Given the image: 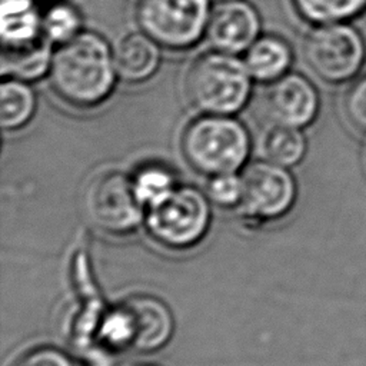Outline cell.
I'll return each mask as SVG.
<instances>
[{"mask_svg":"<svg viewBox=\"0 0 366 366\" xmlns=\"http://www.w3.org/2000/svg\"><path fill=\"white\" fill-rule=\"evenodd\" d=\"M296 14L316 26L346 23L366 10V0H290Z\"/></svg>","mask_w":366,"mask_h":366,"instance_id":"cell-19","label":"cell"},{"mask_svg":"<svg viewBox=\"0 0 366 366\" xmlns=\"http://www.w3.org/2000/svg\"><path fill=\"white\" fill-rule=\"evenodd\" d=\"M180 152L196 173H239L250 162L252 134L236 116L197 114L182 130Z\"/></svg>","mask_w":366,"mask_h":366,"instance_id":"cell-2","label":"cell"},{"mask_svg":"<svg viewBox=\"0 0 366 366\" xmlns=\"http://www.w3.org/2000/svg\"><path fill=\"white\" fill-rule=\"evenodd\" d=\"M210 0H137V27L162 49L184 51L197 46L206 36Z\"/></svg>","mask_w":366,"mask_h":366,"instance_id":"cell-4","label":"cell"},{"mask_svg":"<svg viewBox=\"0 0 366 366\" xmlns=\"http://www.w3.org/2000/svg\"><path fill=\"white\" fill-rule=\"evenodd\" d=\"M262 103L269 124L297 129L310 126L320 110V96L315 84L302 73L292 70L266 84Z\"/></svg>","mask_w":366,"mask_h":366,"instance_id":"cell-10","label":"cell"},{"mask_svg":"<svg viewBox=\"0 0 366 366\" xmlns=\"http://www.w3.org/2000/svg\"><path fill=\"white\" fill-rule=\"evenodd\" d=\"M54 46L43 37L36 44L17 50L1 51V74L24 81L47 77Z\"/></svg>","mask_w":366,"mask_h":366,"instance_id":"cell-16","label":"cell"},{"mask_svg":"<svg viewBox=\"0 0 366 366\" xmlns=\"http://www.w3.org/2000/svg\"><path fill=\"white\" fill-rule=\"evenodd\" d=\"M173 320L169 309L150 296H133L120 303L106 319L103 332L112 343L149 352L170 337Z\"/></svg>","mask_w":366,"mask_h":366,"instance_id":"cell-7","label":"cell"},{"mask_svg":"<svg viewBox=\"0 0 366 366\" xmlns=\"http://www.w3.org/2000/svg\"><path fill=\"white\" fill-rule=\"evenodd\" d=\"M242 176V212L256 220L285 216L296 202L297 183L290 169L266 159L249 162Z\"/></svg>","mask_w":366,"mask_h":366,"instance_id":"cell-9","label":"cell"},{"mask_svg":"<svg viewBox=\"0 0 366 366\" xmlns=\"http://www.w3.org/2000/svg\"><path fill=\"white\" fill-rule=\"evenodd\" d=\"M204 192L190 184H179L167 197L146 209L150 233L164 246L190 247L206 233L210 203Z\"/></svg>","mask_w":366,"mask_h":366,"instance_id":"cell-6","label":"cell"},{"mask_svg":"<svg viewBox=\"0 0 366 366\" xmlns=\"http://www.w3.org/2000/svg\"><path fill=\"white\" fill-rule=\"evenodd\" d=\"M130 177L134 193L144 209L167 197L180 184L173 167L156 160L139 164Z\"/></svg>","mask_w":366,"mask_h":366,"instance_id":"cell-18","label":"cell"},{"mask_svg":"<svg viewBox=\"0 0 366 366\" xmlns=\"http://www.w3.org/2000/svg\"><path fill=\"white\" fill-rule=\"evenodd\" d=\"M41 24L43 36L53 46L63 44L84 30L80 10L66 0H56L43 10Z\"/></svg>","mask_w":366,"mask_h":366,"instance_id":"cell-20","label":"cell"},{"mask_svg":"<svg viewBox=\"0 0 366 366\" xmlns=\"http://www.w3.org/2000/svg\"><path fill=\"white\" fill-rule=\"evenodd\" d=\"M37 112V96L29 81L3 76L0 84V126L3 132L26 127Z\"/></svg>","mask_w":366,"mask_h":366,"instance_id":"cell-15","label":"cell"},{"mask_svg":"<svg viewBox=\"0 0 366 366\" xmlns=\"http://www.w3.org/2000/svg\"><path fill=\"white\" fill-rule=\"evenodd\" d=\"M84 210L100 230L124 234L139 226L146 209L134 193L130 174L112 169L89 183L84 192Z\"/></svg>","mask_w":366,"mask_h":366,"instance_id":"cell-8","label":"cell"},{"mask_svg":"<svg viewBox=\"0 0 366 366\" xmlns=\"http://www.w3.org/2000/svg\"><path fill=\"white\" fill-rule=\"evenodd\" d=\"M302 54L315 76L326 83L339 84L359 73L366 57V46L352 24H316L305 36Z\"/></svg>","mask_w":366,"mask_h":366,"instance_id":"cell-5","label":"cell"},{"mask_svg":"<svg viewBox=\"0 0 366 366\" xmlns=\"http://www.w3.org/2000/svg\"><path fill=\"white\" fill-rule=\"evenodd\" d=\"M206 196L212 203L222 207H233L240 204L242 199V176L239 173H223L207 177Z\"/></svg>","mask_w":366,"mask_h":366,"instance_id":"cell-21","label":"cell"},{"mask_svg":"<svg viewBox=\"0 0 366 366\" xmlns=\"http://www.w3.org/2000/svg\"><path fill=\"white\" fill-rule=\"evenodd\" d=\"M119 74L113 46L84 29L71 40L54 46L47 81L54 96L70 107H99L114 93Z\"/></svg>","mask_w":366,"mask_h":366,"instance_id":"cell-1","label":"cell"},{"mask_svg":"<svg viewBox=\"0 0 366 366\" xmlns=\"http://www.w3.org/2000/svg\"><path fill=\"white\" fill-rule=\"evenodd\" d=\"M260 150L263 159L292 169L305 159L307 152V140L302 129L269 124L262 137Z\"/></svg>","mask_w":366,"mask_h":366,"instance_id":"cell-17","label":"cell"},{"mask_svg":"<svg viewBox=\"0 0 366 366\" xmlns=\"http://www.w3.org/2000/svg\"><path fill=\"white\" fill-rule=\"evenodd\" d=\"M242 57L254 83L269 84L290 71L295 53L285 37L262 33Z\"/></svg>","mask_w":366,"mask_h":366,"instance_id":"cell-14","label":"cell"},{"mask_svg":"<svg viewBox=\"0 0 366 366\" xmlns=\"http://www.w3.org/2000/svg\"><path fill=\"white\" fill-rule=\"evenodd\" d=\"M10 366H70V363L56 349L36 347L21 353Z\"/></svg>","mask_w":366,"mask_h":366,"instance_id":"cell-23","label":"cell"},{"mask_svg":"<svg viewBox=\"0 0 366 366\" xmlns=\"http://www.w3.org/2000/svg\"><path fill=\"white\" fill-rule=\"evenodd\" d=\"M343 114L353 130L366 136V74L356 79L346 90Z\"/></svg>","mask_w":366,"mask_h":366,"instance_id":"cell-22","label":"cell"},{"mask_svg":"<svg viewBox=\"0 0 366 366\" xmlns=\"http://www.w3.org/2000/svg\"><path fill=\"white\" fill-rule=\"evenodd\" d=\"M113 51L119 79L130 84L150 80L162 64V47L140 29L124 33Z\"/></svg>","mask_w":366,"mask_h":366,"instance_id":"cell-12","label":"cell"},{"mask_svg":"<svg viewBox=\"0 0 366 366\" xmlns=\"http://www.w3.org/2000/svg\"><path fill=\"white\" fill-rule=\"evenodd\" d=\"M262 33V17L254 4L247 0H217L204 39L213 50L243 56Z\"/></svg>","mask_w":366,"mask_h":366,"instance_id":"cell-11","label":"cell"},{"mask_svg":"<svg viewBox=\"0 0 366 366\" xmlns=\"http://www.w3.org/2000/svg\"><path fill=\"white\" fill-rule=\"evenodd\" d=\"M43 11L36 0H1L0 34L3 50H17L40 41Z\"/></svg>","mask_w":366,"mask_h":366,"instance_id":"cell-13","label":"cell"},{"mask_svg":"<svg viewBox=\"0 0 366 366\" xmlns=\"http://www.w3.org/2000/svg\"><path fill=\"white\" fill-rule=\"evenodd\" d=\"M253 83L242 56L210 49L192 60L183 90L199 114L236 116L249 104Z\"/></svg>","mask_w":366,"mask_h":366,"instance_id":"cell-3","label":"cell"}]
</instances>
